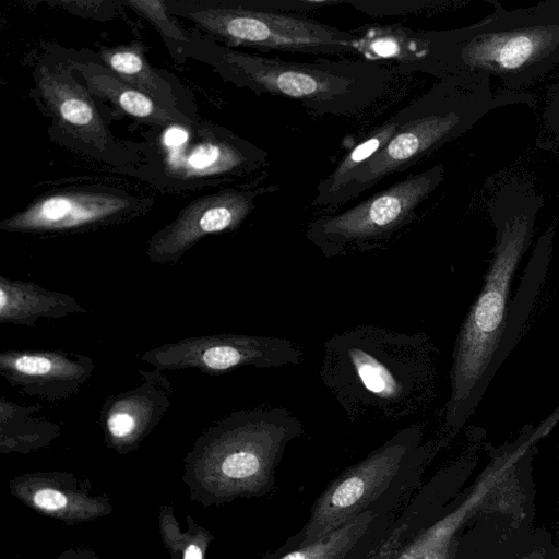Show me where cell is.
I'll return each mask as SVG.
<instances>
[{"mask_svg": "<svg viewBox=\"0 0 559 559\" xmlns=\"http://www.w3.org/2000/svg\"><path fill=\"white\" fill-rule=\"evenodd\" d=\"M543 122L545 129L559 144V80L549 88L545 110L543 112Z\"/></svg>", "mask_w": 559, "mask_h": 559, "instance_id": "obj_27", "label": "cell"}, {"mask_svg": "<svg viewBox=\"0 0 559 559\" xmlns=\"http://www.w3.org/2000/svg\"><path fill=\"white\" fill-rule=\"evenodd\" d=\"M302 433L299 418L283 407L242 409L214 423L183 460L190 499L207 508L270 493L287 445Z\"/></svg>", "mask_w": 559, "mask_h": 559, "instance_id": "obj_3", "label": "cell"}, {"mask_svg": "<svg viewBox=\"0 0 559 559\" xmlns=\"http://www.w3.org/2000/svg\"><path fill=\"white\" fill-rule=\"evenodd\" d=\"M10 492L34 511L75 525L109 515L114 507L107 495L92 496L91 483L68 472H34L9 481Z\"/></svg>", "mask_w": 559, "mask_h": 559, "instance_id": "obj_16", "label": "cell"}, {"mask_svg": "<svg viewBox=\"0 0 559 559\" xmlns=\"http://www.w3.org/2000/svg\"><path fill=\"white\" fill-rule=\"evenodd\" d=\"M224 73L239 86L298 102L317 116L354 117L389 92L395 72L365 59L290 61L216 47Z\"/></svg>", "mask_w": 559, "mask_h": 559, "instance_id": "obj_6", "label": "cell"}, {"mask_svg": "<svg viewBox=\"0 0 559 559\" xmlns=\"http://www.w3.org/2000/svg\"><path fill=\"white\" fill-rule=\"evenodd\" d=\"M87 310L71 295L35 283L0 276V322L29 328L43 319L56 320Z\"/></svg>", "mask_w": 559, "mask_h": 559, "instance_id": "obj_21", "label": "cell"}, {"mask_svg": "<svg viewBox=\"0 0 559 559\" xmlns=\"http://www.w3.org/2000/svg\"><path fill=\"white\" fill-rule=\"evenodd\" d=\"M36 83L46 106L63 129L99 151L108 147L110 136L92 93L75 80L68 66H40Z\"/></svg>", "mask_w": 559, "mask_h": 559, "instance_id": "obj_17", "label": "cell"}, {"mask_svg": "<svg viewBox=\"0 0 559 559\" xmlns=\"http://www.w3.org/2000/svg\"><path fill=\"white\" fill-rule=\"evenodd\" d=\"M436 354L424 333L355 326L324 342L320 378L352 421L401 420L433 400Z\"/></svg>", "mask_w": 559, "mask_h": 559, "instance_id": "obj_2", "label": "cell"}, {"mask_svg": "<svg viewBox=\"0 0 559 559\" xmlns=\"http://www.w3.org/2000/svg\"><path fill=\"white\" fill-rule=\"evenodd\" d=\"M67 559H79V558H67Z\"/></svg>", "mask_w": 559, "mask_h": 559, "instance_id": "obj_28", "label": "cell"}, {"mask_svg": "<svg viewBox=\"0 0 559 559\" xmlns=\"http://www.w3.org/2000/svg\"><path fill=\"white\" fill-rule=\"evenodd\" d=\"M159 531L165 547L171 559H182L185 532H181L170 506H162L159 510Z\"/></svg>", "mask_w": 559, "mask_h": 559, "instance_id": "obj_25", "label": "cell"}, {"mask_svg": "<svg viewBox=\"0 0 559 559\" xmlns=\"http://www.w3.org/2000/svg\"><path fill=\"white\" fill-rule=\"evenodd\" d=\"M495 5L475 24L436 31L428 60L413 72L439 79L486 73L519 92L559 64V0L513 10Z\"/></svg>", "mask_w": 559, "mask_h": 559, "instance_id": "obj_4", "label": "cell"}, {"mask_svg": "<svg viewBox=\"0 0 559 559\" xmlns=\"http://www.w3.org/2000/svg\"><path fill=\"white\" fill-rule=\"evenodd\" d=\"M409 498L368 511L316 542L293 549L277 548L261 559H366L389 533Z\"/></svg>", "mask_w": 559, "mask_h": 559, "instance_id": "obj_18", "label": "cell"}, {"mask_svg": "<svg viewBox=\"0 0 559 559\" xmlns=\"http://www.w3.org/2000/svg\"><path fill=\"white\" fill-rule=\"evenodd\" d=\"M140 359L160 371L193 369L221 374L241 367L269 369L298 365L304 350L284 337L214 334L165 343L144 352Z\"/></svg>", "mask_w": 559, "mask_h": 559, "instance_id": "obj_10", "label": "cell"}, {"mask_svg": "<svg viewBox=\"0 0 559 559\" xmlns=\"http://www.w3.org/2000/svg\"><path fill=\"white\" fill-rule=\"evenodd\" d=\"M140 210L129 195L105 190H70L47 194L0 222L8 233H70L105 226Z\"/></svg>", "mask_w": 559, "mask_h": 559, "instance_id": "obj_12", "label": "cell"}, {"mask_svg": "<svg viewBox=\"0 0 559 559\" xmlns=\"http://www.w3.org/2000/svg\"><path fill=\"white\" fill-rule=\"evenodd\" d=\"M127 5L133 8L148 19L160 33L177 41L183 43L188 37L170 20L167 7L163 1H128Z\"/></svg>", "mask_w": 559, "mask_h": 559, "instance_id": "obj_24", "label": "cell"}, {"mask_svg": "<svg viewBox=\"0 0 559 559\" xmlns=\"http://www.w3.org/2000/svg\"><path fill=\"white\" fill-rule=\"evenodd\" d=\"M164 145L183 148V156L167 160V166L185 179L211 176L254 181L267 176L269 153L221 127H207L205 138L193 144L186 126L169 127Z\"/></svg>", "mask_w": 559, "mask_h": 559, "instance_id": "obj_13", "label": "cell"}, {"mask_svg": "<svg viewBox=\"0 0 559 559\" xmlns=\"http://www.w3.org/2000/svg\"><path fill=\"white\" fill-rule=\"evenodd\" d=\"M199 28L233 46L310 55L354 53L353 32L302 13L276 11L264 1L165 2Z\"/></svg>", "mask_w": 559, "mask_h": 559, "instance_id": "obj_8", "label": "cell"}, {"mask_svg": "<svg viewBox=\"0 0 559 559\" xmlns=\"http://www.w3.org/2000/svg\"><path fill=\"white\" fill-rule=\"evenodd\" d=\"M94 369L88 356L63 350L0 353V374L23 393L48 401L75 394Z\"/></svg>", "mask_w": 559, "mask_h": 559, "instance_id": "obj_15", "label": "cell"}, {"mask_svg": "<svg viewBox=\"0 0 559 559\" xmlns=\"http://www.w3.org/2000/svg\"><path fill=\"white\" fill-rule=\"evenodd\" d=\"M354 55L390 67L397 73H411L431 53L436 31L414 29L402 24H371L354 31Z\"/></svg>", "mask_w": 559, "mask_h": 559, "instance_id": "obj_19", "label": "cell"}, {"mask_svg": "<svg viewBox=\"0 0 559 559\" xmlns=\"http://www.w3.org/2000/svg\"><path fill=\"white\" fill-rule=\"evenodd\" d=\"M68 67L78 73L87 90L110 100L123 112L159 127L189 126L193 121L177 109L160 106L153 98L134 88L108 68L87 61H68Z\"/></svg>", "mask_w": 559, "mask_h": 559, "instance_id": "obj_20", "label": "cell"}, {"mask_svg": "<svg viewBox=\"0 0 559 559\" xmlns=\"http://www.w3.org/2000/svg\"><path fill=\"white\" fill-rule=\"evenodd\" d=\"M188 528L185 532L182 559H205L207 548L214 535L205 527L198 525L191 515L187 516Z\"/></svg>", "mask_w": 559, "mask_h": 559, "instance_id": "obj_26", "label": "cell"}, {"mask_svg": "<svg viewBox=\"0 0 559 559\" xmlns=\"http://www.w3.org/2000/svg\"><path fill=\"white\" fill-rule=\"evenodd\" d=\"M443 181L442 164L411 174L348 210L319 215L305 236L326 258L371 250L409 225Z\"/></svg>", "mask_w": 559, "mask_h": 559, "instance_id": "obj_9", "label": "cell"}, {"mask_svg": "<svg viewBox=\"0 0 559 559\" xmlns=\"http://www.w3.org/2000/svg\"><path fill=\"white\" fill-rule=\"evenodd\" d=\"M142 382L108 396L100 409L106 444L119 454L135 450L158 425L174 399L175 388L160 370H140Z\"/></svg>", "mask_w": 559, "mask_h": 559, "instance_id": "obj_14", "label": "cell"}, {"mask_svg": "<svg viewBox=\"0 0 559 559\" xmlns=\"http://www.w3.org/2000/svg\"><path fill=\"white\" fill-rule=\"evenodd\" d=\"M432 450L431 441L424 442L419 425L402 428L332 480L304 526L278 549L305 546L368 511L408 499L419 487Z\"/></svg>", "mask_w": 559, "mask_h": 559, "instance_id": "obj_7", "label": "cell"}, {"mask_svg": "<svg viewBox=\"0 0 559 559\" xmlns=\"http://www.w3.org/2000/svg\"><path fill=\"white\" fill-rule=\"evenodd\" d=\"M100 59L110 71L160 106L177 109L168 83L150 66L140 44L103 48Z\"/></svg>", "mask_w": 559, "mask_h": 559, "instance_id": "obj_23", "label": "cell"}, {"mask_svg": "<svg viewBox=\"0 0 559 559\" xmlns=\"http://www.w3.org/2000/svg\"><path fill=\"white\" fill-rule=\"evenodd\" d=\"M543 197L532 182L512 179L487 201L496 230L492 258L483 287L457 334L450 370L451 393L443 429L454 436L472 417L504 358L502 336L512 277L534 233Z\"/></svg>", "mask_w": 559, "mask_h": 559, "instance_id": "obj_1", "label": "cell"}, {"mask_svg": "<svg viewBox=\"0 0 559 559\" xmlns=\"http://www.w3.org/2000/svg\"><path fill=\"white\" fill-rule=\"evenodd\" d=\"M265 178L227 188L189 203L171 223L151 237L146 247L148 261L175 263L205 236L240 227L261 198L278 190L276 183L265 182Z\"/></svg>", "mask_w": 559, "mask_h": 559, "instance_id": "obj_11", "label": "cell"}, {"mask_svg": "<svg viewBox=\"0 0 559 559\" xmlns=\"http://www.w3.org/2000/svg\"><path fill=\"white\" fill-rule=\"evenodd\" d=\"M60 433V425L48 420L37 406L20 405L4 397L0 399L1 453H28L46 448Z\"/></svg>", "mask_w": 559, "mask_h": 559, "instance_id": "obj_22", "label": "cell"}, {"mask_svg": "<svg viewBox=\"0 0 559 559\" xmlns=\"http://www.w3.org/2000/svg\"><path fill=\"white\" fill-rule=\"evenodd\" d=\"M490 78L486 73L445 76L402 107L391 139L335 194L322 215L335 213L384 178L465 134L491 110L514 104L534 106L533 95L503 88L493 92Z\"/></svg>", "mask_w": 559, "mask_h": 559, "instance_id": "obj_5", "label": "cell"}]
</instances>
